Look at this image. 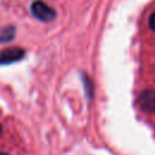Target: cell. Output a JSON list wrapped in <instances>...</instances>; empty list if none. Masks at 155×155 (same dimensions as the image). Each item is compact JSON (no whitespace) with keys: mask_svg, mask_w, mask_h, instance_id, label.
Returning a JSON list of instances; mask_svg holds the SVG:
<instances>
[{"mask_svg":"<svg viewBox=\"0 0 155 155\" xmlns=\"http://www.w3.org/2000/svg\"><path fill=\"white\" fill-rule=\"evenodd\" d=\"M30 11L41 22H51L56 18V11L41 0H35L30 6Z\"/></svg>","mask_w":155,"mask_h":155,"instance_id":"6da1fadb","label":"cell"},{"mask_svg":"<svg viewBox=\"0 0 155 155\" xmlns=\"http://www.w3.org/2000/svg\"><path fill=\"white\" fill-rule=\"evenodd\" d=\"M139 108L147 113H155V91L145 90L143 91L137 99Z\"/></svg>","mask_w":155,"mask_h":155,"instance_id":"7a4b0ae2","label":"cell"},{"mask_svg":"<svg viewBox=\"0 0 155 155\" xmlns=\"http://www.w3.org/2000/svg\"><path fill=\"white\" fill-rule=\"evenodd\" d=\"M24 50H22L21 47H8V48H4L1 52V62L2 64H8V63H13L16 61H19L23 58L24 56Z\"/></svg>","mask_w":155,"mask_h":155,"instance_id":"3957f363","label":"cell"},{"mask_svg":"<svg viewBox=\"0 0 155 155\" xmlns=\"http://www.w3.org/2000/svg\"><path fill=\"white\" fill-rule=\"evenodd\" d=\"M13 36H15V28L13 27H5L2 29V31H1V40H2V42L12 40Z\"/></svg>","mask_w":155,"mask_h":155,"instance_id":"277c9868","label":"cell"},{"mask_svg":"<svg viewBox=\"0 0 155 155\" xmlns=\"http://www.w3.org/2000/svg\"><path fill=\"white\" fill-rule=\"evenodd\" d=\"M149 27L153 31H155V12H153L149 17Z\"/></svg>","mask_w":155,"mask_h":155,"instance_id":"5b68a950","label":"cell"},{"mask_svg":"<svg viewBox=\"0 0 155 155\" xmlns=\"http://www.w3.org/2000/svg\"><path fill=\"white\" fill-rule=\"evenodd\" d=\"M0 155H10V154H7V153H1Z\"/></svg>","mask_w":155,"mask_h":155,"instance_id":"8992f818","label":"cell"}]
</instances>
